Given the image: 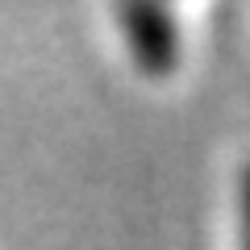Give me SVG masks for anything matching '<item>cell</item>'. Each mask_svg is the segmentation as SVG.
Here are the masks:
<instances>
[{
	"instance_id": "cell-1",
	"label": "cell",
	"mask_w": 250,
	"mask_h": 250,
	"mask_svg": "<svg viewBox=\"0 0 250 250\" xmlns=\"http://www.w3.org/2000/svg\"><path fill=\"white\" fill-rule=\"evenodd\" d=\"M125 38L134 46L138 62H146L150 71H171V46H175V29H171L167 13H154V29H146V9L125 13Z\"/></svg>"
},
{
	"instance_id": "cell-2",
	"label": "cell",
	"mask_w": 250,
	"mask_h": 250,
	"mask_svg": "<svg viewBox=\"0 0 250 250\" xmlns=\"http://www.w3.org/2000/svg\"><path fill=\"white\" fill-rule=\"evenodd\" d=\"M242 221H246V246L242 250H250V179H246V200H242Z\"/></svg>"
}]
</instances>
